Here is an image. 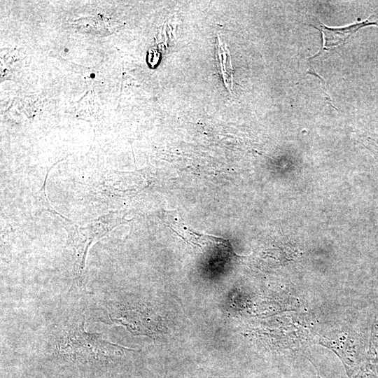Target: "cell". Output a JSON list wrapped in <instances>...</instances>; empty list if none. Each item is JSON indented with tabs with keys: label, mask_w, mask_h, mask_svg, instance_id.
I'll return each instance as SVG.
<instances>
[{
	"label": "cell",
	"mask_w": 378,
	"mask_h": 378,
	"mask_svg": "<svg viewBox=\"0 0 378 378\" xmlns=\"http://www.w3.org/2000/svg\"><path fill=\"white\" fill-rule=\"evenodd\" d=\"M84 316L68 321L55 341L57 353L64 358L80 363L110 362L128 350L104 340L101 334L84 329Z\"/></svg>",
	"instance_id": "obj_1"
},
{
	"label": "cell",
	"mask_w": 378,
	"mask_h": 378,
	"mask_svg": "<svg viewBox=\"0 0 378 378\" xmlns=\"http://www.w3.org/2000/svg\"><path fill=\"white\" fill-rule=\"evenodd\" d=\"M370 17L364 21L349 24L343 27H328L321 22L312 25L319 29L323 34V46L319 52L312 58L321 55L325 51L331 50L337 46H341L358 29L368 26H378L376 22L369 20Z\"/></svg>",
	"instance_id": "obj_2"
},
{
	"label": "cell",
	"mask_w": 378,
	"mask_h": 378,
	"mask_svg": "<svg viewBox=\"0 0 378 378\" xmlns=\"http://www.w3.org/2000/svg\"><path fill=\"white\" fill-rule=\"evenodd\" d=\"M217 56L223 83L227 89L231 92L233 86V69L229 50L218 37Z\"/></svg>",
	"instance_id": "obj_3"
},
{
	"label": "cell",
	"mask_w": 378,
	"mask_h": 378,
	"mask_svg": "<svg viewBox=\"0 0 378 378\" xmlns=\"http://www.w3.org/2000/svg\"><path fill=\"white\" fill-rule=\"evenodd\" d=\"M90 76H91V78H94V74H92Z\"/></svg>",
	"instance_id": "obj_4"
}]
</instances>
